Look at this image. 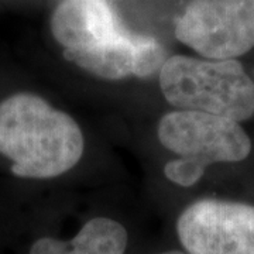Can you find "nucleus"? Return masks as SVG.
Returning a JSON list of instances; mask_svg holds the SVG:
<instances>
[{
    "mask_svg": "<svg viewBox=\"0 0 254 254\" xmlns=\"http://www.w3.org/2000/svg\"><path fill=\"white\" fill-rule=\"evenodd\" d=\"M78 123L34 93L20 92L0 102V154L21 178L47 180L73 168L83 154Z\"/></svg>",
    "mask_w": 254,
    "mask_h": 254,
    "instance_id": "nucleus-1",
    "label": "nucleus"
},
{
    "mask_svg": "<svg viewBox=\"0 0 254 254\" xmlns=\"http://www.w3.org/2000/svg\"><path fill=\"white\" fill-rule=\"evenodd\" d=\"M164 98L180 110L203 112L235 122L254 113V82L236 60L174 55L160 69Z\"/></svg>",
    "mask_w": 254,
    "mask_h": 254,
    "instance_id": "nucleus-2",
    "label": "nucleus"
},
{
    "mask_svg": "<svg viewBox=\"0 0 254 254\" xmlns=\"http://www.w3.org/2000/svg\"><path fill=\"white\" fill-rule=\"evenodd\" d=\"M175 36L208 60H235L254 47V0H192Z\"/></svg>",
    "mask_w": 254,
    "mask_h": 254,
    "instance_id": "nucleus-3",
    "label": "nucleus"
},
{
    "mask_svg": "<svg viewBox=\"0 0 254 254\" xmlns=\"http://www.w3.org/2000/svg\"><path fill=\"white\" fill-rule=\"evenodd\" d=\"M160 143L198 167L237 163L249 157L252 141L235 120L192 110L167 113L158 125Z\"/></svg>",
    "mask_w": 254,
    "mask_h": 254,
    "instance_id": "nucleus-4",
    "label": "nucleus"
},
{
    "mask_svg": "<svg viewBox=\"0 0 254 254\" xmlns=\"http://www.w3.org/2000/svg\"><path fill=\"white\" fill-rule=\"evenodd\" d=\"M177 233L188 254H254V206L196 200L181 213Z\"/></svg>",
    "mask_w": 254,
    "mask_h": 254,
    "instance_id": "nucleus-5",
    "label": "nucleus"
},
{
    "mask_svg": "<svg viewBox=\"0 0 254 254\" xmlns=\"http://www.w3.org/2000/svg\"><path fill=\"white\" fill-rule=\"evenodd\" d=\"M65 60L103 79L118 81L128 76L148 78L161 69L165 53L153 37L122 31L112 41L95 50L64 54Z\"/></svg>",
    "mask_w": 254,
    "mask_h": 254,
    "instance_id": "nucleus-6",
    "label": "nucleus"
},
{
    "mask_svg": "<svg viewBox=\"0 0 254 254\" xmlns=\"http://www.w3.org/2000/svg\"><path fill=\"white\" fill-rule=\"evenodd\" d=\"M54 38L64 54L95 50L123 31L106 0H63L51 18Z\"/></svg>",
    "mask_w": 254,
    "mask_h": 254,
    "instance_id": "nucleus-7",
    "label": "nucleus"
},
{
    "mask_svg": "<svg viewBox=\"0 0 254 254\" xmlns=\"http://www.w3.org/2000/svg\"><path fill=\"white\" fill-rule=\"evenodd\" d=\"M127 240V230L122 223L109 218H93L68 242L54 237L38 239L30 254H125Z\"/></svg>",
    "mask_w": 254,
    "mask_h": 254,
    "instance_id": "nucleus-8",
    "label": "nucleus"
},
{
    "mask_svg": "<svg viewBox=\"0 0 254 254\" xmlns=\"http://www.w3.org/2000/svg\"><path fill=\"white\" fill-rule=\"evenodd\" d=\"M203 173V168L184 158H175L164 167L165 177L181 187H192L202 178Z\"/></svg>",
    "mask_w": 254,
    "mask_h": 254,
    "instance_id": "nucleus-9",
    "label": "nucleus"
},
{
    "mask_svg": "<svg viewBox=\"0 0 254 254\" xmlns=\"http://www.w3.org/2000/svg\"><path fill=\"white\" fill-rule=\"evenodd\" d=\"M158 254H187V253H182V252H178V250H171V252H164V253H158Z\"/></svg>",
    "mask_w": 254,
    "mask_h": 254,
    "instance_id": "nucleus-10",
    "label": "nucleus"
}]
</instances>
